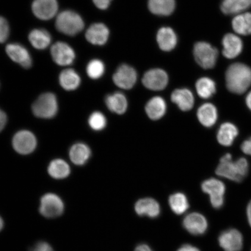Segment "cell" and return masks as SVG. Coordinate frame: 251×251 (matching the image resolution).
Here are the masks:
<instances>
[{
	"instance_id": "cell-44",
	"label": "cell",
	"mask_w": 251,
	"mask_h": 251,
	"mask_svg": "<svg viewBox=\"0 0 251 251\" xmlns=\"http://www.w3.org/2000/svg\"><path fill=\"white\" fill-rule=\"evenodd\" d=\"M246 103L248 107H249L251 111V92L248 94L246 97Z\"/></svg>"
},
{
	"instance_id": "cell-15",
	"label": "cell",
	"mask_w": 251,
	"mask_h": 251,
	"mask_svg": "<svg viewBox=\"0 0 251 251\" xmlns=\"http://www.w3.org/2000/svg\"><path fill=\"white\" fill-rule=\"evenodd\" d=\"M183 226L191 234L202 235L208 229V221L205 216L201 213H191L183 220Z\"/></svg>"
},
{
	"instance_id": "cell-41",
	"label": "cell",
	"mask_w": 251,
	"mask_h": 251,
	"mask_svg": "<svg viewBox=\"0 0 251 251\" xmlns=\"http://www.w3.org/2000/svg\"><path fill=\"white\" fill-rule=\"evenodd\" d=\"M177 251H200L197 247L191 246V245H184L182 246Z\"/></svg>"
},
{
	"instance_id": "cell-35",
	"label": "cell",
	"mask_w": 251,
	"mask_h": 251,
	"mask_svg": "<svg viewBox=\"0 0 251 251\" xmlns=\"http://www.w3.org/2000/svg\"><path fill=\"white\" fill-rule=\"evenodd\" d=\"M88 123L93 130L101 131L106 127L107 121L102 113L96 111L90 115Z\"/></svg>"
},
{
	"instance_id": "cell-30",
	"label": "cell",
	"mask_w": 251,
	"mask_h": 251,
	"mask_svg": "<svg viewBox=\"0 0 251 251\" xmlns=\"http://www.w3.org/2000/svg\"><path fill=\"white\" fill-rule=\"evenodd\" d=\"M149 8L152 14L159 16H168L174 12L175 0H149Z\"/></svg>"
},
{
	"instance_id": "cell-43",
	"label": "cell",
	"mask_w": 251,
	"mask_h": 251,
	"mask_svg": "<svg viewBox=\"0 0 251 251\" xmlns=\"http://www.w3.org/2000/svg\"><path fill=\"white\" fill-rule=\"evenodd\" d=\"M134 251H152L150 247L146 244H141L138 246Z\"/></svg>"
},
{
	"instance_id": "cell-7",
	"label": "cell",
	"mask_w": 251,
	"mask_h": 251,
	"mask_svg": "<svg viewBox=\"0 0 251 251\" xmlns=\"http://www.w3.org/2000/svg\"><path fill=\"white\" fill-rule=\"evenodd\" d=\"M201 188L204 193L209 196L213 208L219 209L224 206L226 186L222 181L215 178H209L203 182Z\"/></svg>"
},
{
	"instance_id": "cell-21",
	"label": "cell",
	"mask_w": 251,
	"mask_h": 251,
	"mask_svg": "<svg viewBox=\"0 0 251 251\" xmlns=\"http://www.w3.org/2000/svg\"><path fill=\"white\" fill-rule=\"evenodd\" d=\"M197 118L203 126L211 127L217 122L218 114L216 106L211 103H205L197 111Z\"/></svg>"
},
{
	"instance_id": "cell-11",
	"label": "cell",
	"mask_w": 251,
	"mask_h": 251,
	"mask_svg": "<svg viewBox=\"0 0 251 251\" xmlns=\"http://www.w3.org/2000/svg\"><path fill=\"white\" fill-rule=\"evenodd\" d=\"M218 241L220 246L225 251H240L243 249V236L237 229L228 228L222 232Z\"/></svg>"
},
{
	"instance_id": "cell-29",
	"label": "cell",
	"mask_w": 251,
	"mask_h": 251,
	"mask_svg": "<svg viewBox=\"0 0 251 251\" xmlns=\"http://www.w3.org/2000/svg\"><path fill=\"white\" fill-rule=\"evenodd\" d=\"M251 7V0H222L221 8L226 15L238 14Z\"/></svg>"
},
{
	"instance_id": "cell-5",
	"label": "cell",
	"mask_w": 251,
	"mask_h": 251,
	"mask_svg": "<svg viewBox=\"0 0 251 251\" xmlns=\"http://www.w3.org/2000/svg\"><path fill=\"white\" fill-rule=\"evenodd\" d=\"M39 210L43 217L54 219L59 217L64 213L65 203L57 194L49 193L41 198Z\"/></svg>"
},
{
	"instance_id": "cell-36",
	"label": "cell",
	"mask_w": 251,
	"mask_h": 251,
	"mask_svg": "<svg viewBox=\"0 0 251 251\" xmlns=\"http://www.w3.org/2000/svg\"><path fill=\"white\" fill-rule=\"evenodd\" d=\"M10 34V27L4 17L0 16V43H4L8 39Z\"/></svg>"
},
{
	"instance_id": "cell-26",
	"label": "cell",
	"mask_w": 251,
	"mask_h": 251,
	"mask_svg": "<svg viewBox=\"0 0 251 251\" xmlns=\"http://www.w3.org/2000/svg\"><path fill=\"white\" fill-rule=\"evenodd\" d=\"M28 39L31 46L37 50L47 49L52 41L51 34L44 29H34L31 30Z\"/></svg>"
},
{
	"instance_id": "cell-18",
	"label": "cell",
	"mask_w": 251,
	"mask_h": 251,
	"mask_svg": "<svg viewBox=\"0 0 251 251\" xmlns=\"http://www.w3.org/2000/svg\"><path fill=\"white\" fill-rule=\"evenodd\" d=\"M171 101L176 104L181 111H190L194 107V96L189 89L183 88L175 90L171 94Z\"/></svg>"
},
{
	"instance_id": "cell-12",
	"label": "cell",
	"mask_w": 251,
	"mask_h": 251,
	"mask_svg": "<svg viewBox=\"0 0 251 251\" xmlns=\"http://www.w3.org/2000/svg\"><path fill=\"white\" fill-rule=\"evenodd\" d=\"M51 55L55 64L63 67L73 64L76 58L74 50L68 44L62 42H56L52 46Z\"/></svg>"
},
{
	"instance_id": "cell-42",
	"label": "cell",
	"mask_w": 251,
	"mask_h": 251,
	"mask_svg": "<svg viewBox=\"0 0 251 251\" xmlns=\"http://www.w3.org/2000/svg\"><path fill=\"white\" fill-rule=\"evenodd\" d=\"M246 212L248 222L251 227V201L248 203Z\"/></svg>"
},
{
	"instance_id": "cell-20",
	"label": "cell",
	"mask_w": 251,
	"mask_h": 251,
	"mask_svg": "<svg viewBox=\"0 0 251 251\" xmlns=\"http://www.w3.org/2000/svg\"><path fill=\"white\" fill-rule=\"evenodd\" d=\"M145 110L149 118L153 121H157L164 117L166 114L167 105L162 97H153L147 102Z\"/></svg>"
},
{
	"instance_id": "cell-28",
	"label": "cell",
	"mask_w": 251,
	"mask_h": 251,
	"mask_svg": "<svg viewBox=\"0 0 251 251\" xmlns=\"http://www.w3.org/2000/svg\"><path fill=\"white\" fill-rule=\"evenodd\" d=\"M47 171L50 176L56 180L64 179L71 174L70 165L62 159L53 160L50 163Z\"/></svg>"
},
{
	"instance_id": "cell-25",
	"label": "cell",
	"mask_w": 251,
	"mask_h": 251,
	"mask_svg": "<svg viewBox=\"0 0 251 251\" xmlns=\"http://www.w3.org/2000/svg\"><path fill=\"white\" fill-rule=\"evenodd\" d=\"M238 134V130L237 127L233 124L226 122L220 127L217 134V140L222 146H230Z\"/></svg>"
},
{
	"instance_id": "cell-33",
	"label": "cell",
	"mask_w": 251,
	"mask_h": 251,
	"mask_svg": "<svg viewBox=\"0 0 251 251\" xmlns=\"http://www.w3.org/2000/svg\"><path fill=\"white\" fill-rule=\"evenodd\" d=\"M169 203L172 211L177 215L183 214L189 208L186 196L181 193L173 194L169 197Z\"/></svg>"
},
{
	"instance_id": "cell-13",
	"label": "cell",
	"mask_w": 251,
	"mask_h": 251,
	"mask_svg": "<svg viewBox=\"0 0 251 251\" xmlns=\"http://www.w3.org/2000/svg\"><path fill=\"white\" fill-rule=\"evenodd\" d=\"M31 10L37 18L42 21H49L57 15V0H34Z\"/></svg>"
},
{
	"instance_id": "cell-34",
	"label": "cell",
	"mask_w": 251,
	"mask_h": 251,
	"mask_svg": "<svg viewBox=\"0 0 251 251\" xmlns=\"http://www.w3.org/2000/svg\"><path fill=\"white\" fill-rule=\"evenodd\" d=\"M105 70V65L100 59H93L88 64L86 72L88 76L92 79L96 80L101 78Z\"/></svg>"
},
{
	"instance_id": "cell-1",
	"label": "cell",
	"mask_w": 251,
	"mask_h": 251,
	"mask_svg": "<svg viewBox=\"0 0 251 251\" xmlns=\"http://www.w3.org/2000/svg\"><path fill=\"white\" fill-rule=\"evenodd\" d=\"M226 83L230 92L242 94L251 86V68L242 63H234L226 73Z\"/></svg>"
},
{
	"instance_id": "cell-17",
	"label": "cell",
	"mask_w": 251,
	"mask_h": 251,
	"mask_svg": "<svg viewBox=\"0 0 251 251\" xmlns=\"http://www.w3.org/2000/svg\"><path fill=\"white\" fill-rule=\"evenodd\" d=\"M85 36L88 42L92 45L102 46L107 42L109 30L103 24H94L88 28Z\"/></svg>"
},
{
	"instance_id": "cell-37",
	"label": "cell",
	"mask_w": 251,
	"mask_h": 251,
	"mask_svg": "<svg viewBox=\"0 0 251 251\" xmlns=\"http://www.w3.org/2000/svg\"><path fill=\"white\" fill-rule=\"evenodd\" d=\"M30 251H55L49 243L46 241H40L34 245Z\"/></svg>"
},
{
	"instance_id": "cell-38",
	"label": "cell",
	"mask_w": 251,
	"mask_h": 251,
	"mask_svg": "<svg viewBox=\"0 0 251 251\" xmlns=\"http://www.w3.org/2000/svg\"><path fill=\"white\" fill-rule=\"evenodd\" d=\"M112 0H93L94 5L100 9L105 10L107 9L112 2Z\"/></svg>"
},
{
	"instance_id": "cell-45",
	"label": "cell",
	"mask_w": 251,
	"mask_h": 251,
	"mask_svg": "<svg viewBox=\"0 0 251 251\" xmlns=\"http://www.w3.org/2000/svg\"><path fill=\"white\" fill-rule=\"evenodd\" d=\"M4 227V220L1 218V216H0V231H1L3 228Z\"/></svg>"
},
{
	"instance_id": "cell-4",
	"label": "cell",
	"mask_w": 251,
	"mask_h": 251,
	"mask_svg": "<svg viewBox=\"0 0 251 251\" xmlns=\"http://www.w3.org/2000/svg\"><path fill=\"white\" fill-rule=\"evenodd\" d=\"M31 109L37 118L45 119L54 118L58 111L57 99L52 93L41 94L33 103Z\"/></svg>"
},
{
	"instance_id": "cell-8",
	"label": "cell",
	"mask_w": 251,
	"mask_h": 251,
	"mask_svg": "<svg viewBox=\"0 0 251 251\" xmlns=\"http://www.w3.org/2000/svg\"><path fill=\"white\" fill-rule=\"evenodd\" d=\"M12 145L15 151L20 154L29 155L36 149L37 139L31 131L22 130L12 138Z\"/></svg>"
},
{
	"instance_id": "cell-6",
	"label": "cell",
	"mask_w": 251,
	"mask_h": 251,
	"mask_svg": "<svg viewBox=\"0 0 251 251\" xmlns=\"http://www.w3.org/2000/svg\"><path fill=\"white\" fill-rule=\"evenodd\" d=\"M193 53L197 64L205 70L213 68L217 62L218 50L208 43H197L194 47Z\"/></svg>"
},
{
	"instance_id": "cell-3",
	"label": "cell",
	"mask_w": 251,
	"mask_h": 251,
	"mask_svg": "<svg viewBox=\"0 0 251 251\" xmlns=\"http://www.w3.org/2000/svg\"><path fill=\"white\" fill-rule=\"evenodd\" d=\"M55 27L59 32L65 35L74 36L83 30L84 23L83 18L77 12L65 10L56 15Z\"/></svg>"
},
{
	"instance_id": "cell-9",
	"label": "cell",
	"mask_w": 251,
	"mask_h": 251,
	"mask_svg": "<svg viewBox=\"0 0 251 251\" xmlns=\"http://www.w3.org/2000/svg\"><path fill=\"white\" fill-rule=\"evenodd\" d=\"M168 82V75L162 69H152L146 72L142 78L143 85L152 91L164 90Z\"/></svg>"
},
{
	"instance_id": "cell-16",
	"label": "cell",
	"mask_w": 251,
	"mask_h": 251,
	"mask_svg": "<svg viewBox=\"0 0 251 251\" xmlns=\"http://www.w3.org/2000/svg\"><path fill=\"white\" fill-rule=\"evenodd\" d=\"M222 45L223 54L228 59L236 58L243 51L242 40L234 34H226L223 38Z\"/></svg>"
},
{
	"instance_id": "cell-31",
	"label": "cell",
	"mask_w": 251,
	"mask_h": 251,
	"mask_svg": "<svg viewBox=\"0 0 251 251\" xmlns=\"http://www.w3.org/2000/svg\"><path fill=\"white\" fill-rule=\"evenodd\" d=\"M232 27L235 32L241 35L251 34V13L238 14L232 21Z\"/></svg>"
},
{
	"instance_id": "cell-19",
	"label": "cell",
	"mask_w": 251,
	"mask_h": 251,
	"mask_svg": "<svg viewBox=\"0 0 251 251\" xmlns=\"http://www.w3.org/2000/svg\"><path fill=\"white\" fill-rule=\"evenodd\" d=\"M156 40L159 48L164 51H172L177 43L176 34L174 30L168 27H163L158 30Z\"/></svg>"
},
{
	"instance_id": "cell-24",
	"label": "cell",
	"mask_w": 251,
	"mask_h": 251,
	"mask_svg": "<svg viewBox=\"0 0 251 251\" xmlns=\"http://www.w3.org/2000/svg\"><path fill=\"white\" fill-rule=\"evenodd\" d=\"M105 103L110 111L118 115L125 114L128 107L126 97L120 92L109 94L105 98Z\"/></svg>"
},
{
	"instance_id": "cell-2",
	"label": "cell",
	"mask_w": 251,
	"mask_h": 251,
	"mask_svg": "<svg viewBox=\"0 0 251 251\" xmlns=\"http://www.w3.org/2000/svg\"><path fill=\"white\" fill-rule=\"evenodd\" d=\"M249 171V164L246 159L240 158L233 161L231 154L227 153L220 161L216 169V174L236 183H240L246 178Z\"/></svg>"
},
{
	"instance_id": "cell-32",
	"label": "cell",
	"mask_w": 251,
	"mask_h": 251,
	"mask_svg": "<svg viewBox=\"0 0 251 251\" xmlns=\"http://www.w3.org/2000/svg\"><path fill=\"white\" fill-rule=\"evenodd\" d=\"M197 93L201 98L208 99L211 98L216 93V83L212 78L203 77L199 78L196 84Z\"/></svg>"
},
{
	"instance_id": "cell-22",
	"label": "cell",
	"mask_w": 251,
	"mask_h": 251,
	"mask_svg": "<svg viewBox=\"0 0 251 251\" xmlns=\"http://www.w3.org/2000/svg\"><path fill=\"white\" fill-rule=\"evenodd\" d=\"M135 211L140 216H147L150 218L158 217L161 208L158 202L155 200L146 198L138 201L135 205Z\"/></svg>"
},
{
	"instance_id": "cell-27",
	"label": "cell",
	"mask_w": 251,
	"mask_h": 251,
	"mask_svg": "<svg viewBox=\"0 0 251 251\" xmlns=\"http://www.w3.org/2000/svg\"><path fill=\"white\" fill-rule=\"evenodd\" d=\"M60 86L65 90L74 91L79 87L81 78L73 69H67L61 72L59 76Z\"/></svg>"
},
{
	"instance_id": "cell-23",
	"label": "cell",
	"mask_w": 251,
	"mask_h": 251,
	"mask_svg": "<svg viewBox=\"0 0 251 251\" xmlns=\"http://www.w3.org/2000/svg\"><path fill=\"white\" fill-rule=\"evenodd\" d=\"M92 152L90 147L83 143L74 144L70 150V158L73 164L77 166L85 165L89 161Z\"/></svg>"
},
{
	"instance_id": "cell-39",
	"label": "cell",
	"mask_w": 251,
	"mask_h": 251,
	"mask_svg": "<svg viewBox=\"0 0 251 251\" xmlns=\"http://www.w3.org/2000/svg\"><path fill=\"white\" fill-rule=\"evenodd\" d=\"M241 149L244 153L251 156V137L244 141L241 144Z\"/></svg>"
},
{
	"instance_id": "cell-14",
	"label": "cell",
	"mask_w": 251,
	"mask_h": 251,
	"mask_svg": "<svg viewBox=\"0 0 251 251\" xmlns=\"http://www.w3.org/2000/svg\"><path fill=\"white\" fill-rule=\"evenodd\" d=\"M6 53L9 58L25 69H29L33 64L32 58L28 50L19 43H10L6 46Z\"/></svg>"
},
{
	"instance_id": "cell-10",
	"label": "cell",
	"mask_w": 251,
	"mask_h": 251,
	"mask_svg": "<svg viewBox=\"0 0 251 251\" xmlns=\"http://www.w3.org/2000/svg\"><path fill=\"white\" fill-rule=\"evenodd\" d=\"M137 80L136 71L126 64L121 65L119 67L113 76V81L115 85L124 90L132 89Z\"/></svg>"
},
{
	"instance_id": "cell-40",
	"label": "cell",
	"mask_w": 251,
	"mask_h": 251,
	"mask_svg": "<svg viewBox=\"0 0 251 251\" xmlns=\"http://www.w3.org/2000/svg\"><path fill=\"white\" fill-rule=\"evenodd\" d=\"M8 122V118L7 114L1 109H0V132L4 130L6 125Z\"/></svg>"
}]
</instances>
